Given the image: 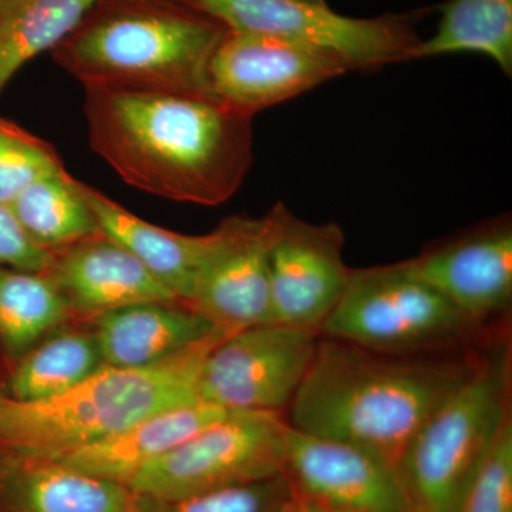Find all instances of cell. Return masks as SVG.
I'll use <instances>...</instances> for the list:
<instances>
[{
	"instance_id": "f546056e",
	"label": "cell",
	"mask_w": 512,
	"mask_h": 512,
	"mask_svg": "<svg viewBox=\"0 0 512 512\" xmlns=\"http://www.w3.org/2000/svg\"><path fill=\"white\" fill-rule=\"evenodd\" d=\"M325 512H365V511L348 510V508H325Z\"/></svg>"
},
{
	"instance_id": "9a60e30c",
	"label": "cell",
	"mask_w": 512,
	"mask_h": 512,
	"mask_svg": "<svg viewBox=\"0 0 512 512\" xmlns=\"http://www.w3.org/2000/svg\"><path fill=\"white\" fill-rule=\"evenodd\" d=\"M45 274L79 322L136 303L181 302L136 256L101 231L50 252Z\"/></svg>"
},
{
	"instance_id": "9c48e42d",
	"label": "cell",
	"mask_w": 512,
	"mask_h": 512,
	"mask_svg": "<svg viewBox=\"0 0 512 512\" xmlns=\"http://www.w3.org/2000/svg\"><path fill=\"white\" fill-rule=\"evenodd\" d=\"M319 338L312 330L282 323L235 330L205 357L198 397L227 412L285 414L312 365Z\"/></svg>"
},
{
	"instance_id": "603a6c76",
	"label": "cell",
	"mask_w": 512,
	"mask_h": 512,
	"mask_svg": "<svg viewBox=\"0 0 512 512\" xmlns=\"http://www.w3.org/2000/svg\"><path fill=\"white\" fill-rule=\"evenodd\" d=\"M436 32L421 40L412 60L478 53L512 76V0H447Z\"/></svg>"
},
{
	"instance_id": "5b68a950",
	"label": "cell",
	"mask_w": 512,
	"mask_h": 512,
	"mask_svg": "<svg viewBox=\"0 0 512 512\" xmlns=\"http://www.w3.org/2000/svg\"><path fill=\"white\" fill-rule=\"evenodd\" d=\"M510 350L477 357L470 375L433 410L407 444L399 476L414 512H454L511 417Z\"/></svg>"
},
{
	"instance_id": "484cf974",
	"label": "cell",
	"mask_w": 512,
	"mask_h": 512,
	"mask_svg": "<svg viewBox=\"0 0 512 512\" xmlns=\"http://www.w3.org/2000/svg\"><path fill=\"white\" fill-rule=\"evenodd\" d=\"M64 170L55 148L0 119V204L10 207L29 185Z\"/></svg>"
},
{
	"instance_id": "30bf717a",
	"label": "cell",
	"mask_w": 512,
	"mask_h": 512,
	"mask_svg": "<svg viewBox=\"0 0 512 512\" xmlns=\"http://www.w3.org/2000/svg\"><path fill=\"white\" fill-rule=\"evenodd\" d=\"M266 217L272 323L319 333L352 271L343 261L342 228L302 220L282 202Z\"/></svg>"
},
{
	"instance_id": "2e32d148",
	"label": "cell",
	"mask_w": 512,
	"mask_h": 512,
	"mask_svg": "<svg viewBox=\"0 0 512 512\" xmlns=\"http://www.w3.org/2000/svg\"><path fill=\"white\" fill-rule=\"evenodd\" d=\"M137 504L127 485L0 448V512H137Z\"/></svg>"
},
{
	"instance_id": "7a4b0ae2",
	"label": "cell",
	"mask_w": 512,
	"mask_h": 512,
	"mask_svg": "<svg viewBox=\"0 0 512 512\" xmlns=\"http://www.w3.org/2000/svg\"><path fill=\"white\" fill-rule=\"evenodd\" d=\"M476 362L477 357L386 355L320 336L285 419L302 433L375 451L397 468L421 424Z\"/></svg>"
},
{
	"instance_id": "4dcf8cb0",
	"label": "cell",
	"mask_w": 512,
	"mask_h": 512,
	"mask_svg": "<svg viewBox=\"0 0 512 512\" xmlns=\"http://www.w3.org/2000/svg\"><path fill=\"white\" fill-rule=\"evenodd\" d=\"M160 2L180 3V5H183L184 0H160Z\"/></svg>"
},
{
	"instance_id": "4fadbf2b",
	"label": "cell",
	"mask_w": 512,
	"mask_h": 512,
	"mask_svg": "<svg viewBox=\"0 0 512 512\" xmlns=\"http://www.w3.org/2000/svg\"><path fill=\"white\" fill-rule=\"evenodd\" d=\"M212 234L188 306L217 328L232 332L272 323L266 214L229 217Z\"/></svg>"
},
{
	"instance_id": "8fae6325",
	"label": "cell",
	"mask_w": 512,
	"mask_h": 512,
	"mask_svg": "<svg viewBox=\"0 0 512 512\" xmlns=\"http://www.w3.org/2000/svg\"><path fill=\"white\" fill-rule=\"evenodd\" d=\"M349 72L348 64L325 50L227 30L212 55L210 82L218 100L254 117Z\"/></svg>"
},
{
	"instance_id": "7402d4cb",
	"label": "cell",
	"mask_w": 512,
	"mask_h": 512,
	"mask_svg": "<svg viewBox=\"0 0 512 512\" xmlns=\"http://www.w3.org/2000/svg\"><path fill=\"white\" fill-rule=\"evenodd\" d=\"M101 0H0V93L30 60L62 45Z\"/></svg>"
},
{
	"instance_id": "d4e9b609",
	"label": "cell",
	"mask_w": 512,
	"mask_h": 512,
	"mask_svg": "<svg viewBox=\"0 0 512 512\" xmlns=\"http://www.w3.org/2000/svg\"><path fill=\"white\" fill-rule=\"evenodd\" d=\"M285 473L256 483L163 500L138 494L137 512H279L295 497Z\"/></svg>"
},
{
	"instance_id": "4316f807",
	"label": "cell",
	"mask_w": 512,
	"mask_h": 512,
	"mask_svg": "<svg viewBox=\"0 0 512 512\" xmlns=\"http://www.w3.org/2000/svg\"><path fill=\"white\" fill-rule=\"evenodd\" d=\"M454 512H512V417L471 478Z\"/></svg>"
},
{
	"instance_id": "5bb4252c",
	"label": "cell",
	"mask_w": 512,
	"mask_h": 512,
	"mask_svg": "<svg viewBox=\"0 0 512 512\" xmlns=\"http://www.w3.org/2000/svg\"><path fill=\"white\" fill-rule=\"evenodd\" d=\"M404 262L477 328L510 309L512 224L507 215Z\"/></svg>"
},
{
	"instance_id": "52a82bcc",
	"label": "cell",
	"mask_w": 512,
	"mask_h": 512,
	"mask_svg": "<svg viewBox=\"0 0 512 512\" xmlns=\"http://www.w3.org/2000/svg\"><path fill=\"white\" fill-rule=\"evenodd\" d=\"M286 436L284 413L229 412L148 464L127 487L178 500L266 480L284 473Z\"/></svg>"
},
{
	"instance_id": "f1b7e54d",
	"label": "cell",
	"mask_w": 512,
	"mask_h": 512,
	"mask_svg": "<svg viewBox=\"0 0 512 512\" xmlns=\"http://www.w3.org/2000/svg\"><path fill=\"white\" fill-rule=\"evenodd\" d=\"M279 512H325V507L311 500V498L295 494V497Z\"/></svg>"
},
{
	"instance_id": "d6986e66",
	"label": "cell",
	"mask_w": 512,
	"mask_h": 512,
	"mask_svg": "<svg viewBox=\"0 0 512 512\" xmlns=\"http://www.w3.org/2000/svg\"><path fill=\"white\" fill-rule=\"evenodd\" d=\"M80 188L100 231L123 245L161 284L188 305L214 234L184 235L168 231L141 220L82 181Z\"/></svg>"
},
{
	"instance_id": "83f0119b",
	"label": "cell",
	"mask_w": 512,
	"mask_h": 512,
	"mask_svg": "<svg viewBox=\"0 0 512 512\" xmlns=\"http://www.w3.org/2000/svg\"><path fill=\"white\" fill-rule=\"evenodd\" d=\"M49 262L50 252L29 238L10 207L0 204V266L45 272Z\"/></svg>"
},
{
	"instance_id": "ac0fdd59",
	"label": "cell",
	"mask_w": 512,
	"mask_h": 512,
	"mask_svg": "<svg viewBox=\"0 0 512 512\" xmlns=\"http://www.w3.org/2000/svg\"><path fill=\"white\" fill-rule=\"evenodd\" d=\"M228 413L204 402L174 407L137 421L106 439L49 458L89 476L128 485L148 464Z\"/></svg>"
},
{
	"instance_id": "ffe728a7",
	"label": "cell",
	"mask_w": 512,
	"mask_h": 512,
	"mask_svg": "<svg viewBox=\"0 0 512 512\" xmlns=\"http://www.w3.org/2000/svg\"><path fill=\"white\" fill-rule=\"evenodd\" d=\"M106 367L90 323L50 333L16 362L0 367V394L36 402L67 392Z\"/></svg>"
},
{
	"instance_id": "cb8c5ba5",
	"label": "cell",
	"mask_w": 512,
	"mask_h": 512,
	"mask_svg": "<svg viewBox=\"0 0 512 512\" xmlns=\"http://www.w3.org/2000/svg\"><path fill=\"white\" fill-rule=\"evenodd\" d=\"M29 238L45 251L67 247L100 231L80 181L66 168L29 185L10 205Z\"/></svg>"
},
{
	"instance_id": "3957f363",
	"label": "cell",
	"mask_w": 512,
	"mask_h": 512,
	"mask_svg": "<svg viewBox=\"0 0 512 512\" xmlns=\"http://www.w3.org/2000/svg\"><path fill=\"white\" fill-rule=\"evenodd\" d=\"M227 30L180 3L101 0L52 55L84 89L215 97L210 64Z\"/></svg>"
},
{
	"instance_id": "1f68e13d",
	"label": "cell",
	"mask_w": 512,
	"mask_h": 512,
	"mask_svg": "<svg viewBox=\"0 0 512 512\" xmlns=\"http://www.w3.org/2000/svg\"><path fill=\"white\" fill-rule=\"evenodd\" d=\"M306 2L320 3V5H325L326 0H306Z\"/></svg>"
},
{
	"instance_id": "ba28073f",
	"label": "cell",
	"mask_w": 512,
	"mask_h": 512,
	"mask_svg": "<svg viewBox=\"0 0 512 512\" xmlns=\"http://www.w3.org/2000/svg\"><path fill=\"white\" fill-rule=\"evenodd\" d=\"M234 32L264 33L325 50L352 70L412 60L419 12L359 19L306 0H184Z\"/></svg>"
},
{
	"instance_id": "e0dca14e",
	"label": "cell",
	"mask_w": 512,
	"mask_h": 512,
	"mask_svg": "<svg viewBox=\"0 0 512 512\" xmlns=\"http://www.w3.org/2000/svg\"><path fill=\"white\" fill-rule=\"evenodd\" d=\"M90 326L104 365L119 369L157 365L218 329L178 301L136 303L103 313Z\"/></svg>"
},
{
	"instance_id": "7c38bea8",
	"label": "cell",
	"mask_w": 512,
	"mask_h": 512,
	"mask_svg": "<svg viewBox=\"0 0 512 512\" xmlns=\"http://www.w3.org/2000/svg\"><path fill=\"white\" fill-rule=\"evenodd\" d=\"M284 473L296 494L325 508L414 512L397 468L375 451L288 424Z\"/></svg>"
},
{
	"instance_id": "277c9868",
	"label": "cell",
	"mask_w": 512,
	"mask_h": 512,
	"mask_svg": "<svg viewBox=\"0 0 512 512\" xmlns=\"http://www.w3.org/2000/svg\"><path fill=\"white\" fill-rule=\"evenodd\" d=\"M229 333L232 330L218 328L157 365L103 367L49 399L19 402L0 394V448L57 457L153 414L201 402L198 380L205 357Z\"/></svg>"
},
{
	"instance_id": "44dd1931",
	"label": "cell",
	"mask_w": 512,
	"mask_h": 512,
	"mask_svg": "<svg viewBox=\"0 0 512 512\" xmlns=\"http://www.w3.org/2000/svg\"><path fill=\"white\" fill-rule=\"evenodd\" d=\"M73 322L79 320L45 272L0 266V367Z\"/></svg>"
},
{
	"instance_id": "6da1fadb",
	"label": "cell",
	"mask_w": 512,
	"mask_h": 512,
	"mask_svg": "<svg viewBox=\"0 0 512 512\" xmlns=\"http://www.w3.org/2000/svg\"><path fill=\"white\" fill-rule=\"evenodd\" d=\"M93 150L124 183L148 194L217 207L254 161V117L215 97L84 89Z\"/></svg>"
},
{
	"instance_id": "8992f818",
	"label": "cell",
	"mask_w": 512,
	"mask_h": 512,
	"mask_svg": "<svg viewBox=\"0 0 512 512\" xmlns=\"http://www.w3.org/2000/svg\"><path fill=\"white\" fill-rule=\"evenodd\" d=\"M480 330L406 262L352 269L319 335L397 356L444 355Z\"/></svg>"
}]
</instances>
